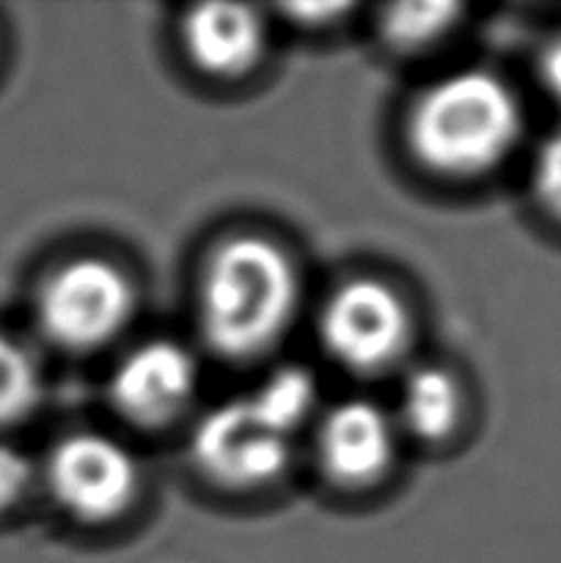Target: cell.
<instances>
[{
	"instance_id": "2",
	"label": "cell",
	"mask_w": 561,
	"mask_h": 563,
	"mask_svg": "<svg viewBox=\"0 0 561 563\" xmlns=\"http://www.w3.org/2000/svg\"><path fill=\"white\" fill-rule=\"evenodd\" d=\"M522 130L515 93L501 77L465 69L432 82L413 104L407 141L429 170L479 176L504 163Z\"/></svg>"
},
{
	"instance_id": "5",
	"label": "cell",
	"mask_w": 561,
	"mask_h": 563,
	"mask_svg": "<svg viewBox=\"0 0 561 563\" xmlns=\"http://www.w3.org/2000/svg\"><path fill=\"white\" fill-rule=\"evenodd\" d=\"M319 339L328 355L350 372H385L410 344V311L383 280H350L324 302Z\"/></svg>"
},
{
	"instance_id": "10",
	"label": "cell",
	"mask_w": 561,
	"mask_h": 563,
	"mask_svg": "<svg viewBox=\"0 0 561 563\" xmlns=\"http://www.w3.org/2000/svg\"><path fill=\"white\" fill-rule=\"evenodd\" d=\"M462 390L446 368L421 366L410 372L399 390V418L424 440H443L460 423Z\"/></svg>"
},
{
	"instance_id": "9",
	"label": "cell",
	"mask_w": 561,
	"mask_h": 563,
	"mask_svg": "<svg viewBox=\"0 0 561 563\" xmlns=\"http://www.w3.org/2000/svg\"><path fill=\"white\" fill-rule=\"evenodd\" d=\"M182 38L193 64L212 77H242L264 55L262 14L240 3H204L185 14Z\"/></svg>"
},
{
	"instance_id": "4",
	"label": "cell",
	"mask_w": 561,
	"mask_h": 563,
	"mask_svg": "<svg viewBox=\"0 0 561 563\" xmlns=\"http://www.w3.org/2000/svg\"><path fill=\"white\" fill-rule=\"evenodd\" d=\"M198 471L231 489L270 484L292 460V434L264 416L251 396H234L204 412L190 438Z\"/></svg>"
},
{
	"instance_id": "11",
	"label": "cell",
	"mask_w": 561,
	"mask_h": 563,
	"mask_svg": "<svg viewBox=\"0 0 561 563\" xmlns=\"http://www.w3.org/2000/svg\"><path fill=\"white\" fill-rule=\"evenodd\" d=\"M251 396L258 410L273 418L284 432L295 438L297 429L311 416L314 401H317V383L306 368L284 366L275 368Z\"/></svg>"
},
{
	"instance_id": "14",
	"label": "cell",
	"mask_w": 561,
	"mask_h": 563,
	"mask_svg": "<svg viewBox=\"0 0 561 563\" xmlns=\"http://www.w3.org/2000/svg\"><path fill=\"white\" fill-rule=\"evenodd\" d=\"M531 187L537 201L561 220V126L550 132L534 154Z\"/></svg>"
},
{
	"instance_id": "6",
	"label": "cell",
	"mask_w": 561,
	"mask_h": 563,
	"mask_svg": "<svg viewBox=\"0 0 561 563\" xmlns=\"http://www.w3.org/2000/svg\"><path fill=\"white\" fill-rule=\"evenodd\" d=\"M44 484L55 504L80 522H108L130 509L141 487L138 462L108 434H72L44 465Z\"/></svg>"
},
{
	"instance_id": "15",
	"label": "cell",
	"mask_w": 561,
	"mask_h": 563,
	"mask_svg": "<svg viewBox=\"0 0 561 563\" xmlns=\"http://www.w3.org/2000/svg\"><path fill=\"white\" fill-rule=\"evenodd\" d=\"M33 478H36V471H33L31 456L0 440V511L22 504V498L31 493Z\"/></svg>"
},
{
	"instance_id": "8",
	"label": "cell",
	"mask_w": 561,
	"mask_h": 563,
	"mask_svg": "<svg viewBox=\"0 0 561 563\" xmlns=\"http://www.w3.org/2000/svg\"><path fill=\"white\" fill-rule=\"evenodd\" d=\"M394 421L372 401H341L319 423V465L346 487H366L383 478L394 462Z\"/></svg>"
},
{
	"instance_id": "13",
	"label": "cell",
	"mask_w": 561,
	"mask_h": 563,
	"mask_svg": "<svg viewBox=\"0 0 561 563\" xmlns=\"http://www.w3.org/2000/svg\"><path fill=\"white\" fill-rule=\"evenodd\" d=\"M42 379L33 357L20 341L0 333V429L25 421L38 405Z\"/></svg>"
},
{
	"instance_id": "16",
	"label": "cell",
	"mask_w": 561,
	"mask_h": 563,
	"mask_svg": "<svg viewBox=\"0 0 561 563\" xmlns=\"http://www.w3.org/2000/svg\"><path fill=\"white\" fill-rule=\"evenodd\" d=\"M539 80L544 91L561 104V38L550 42L539 55Z\"/></svg>"
},
{
	"instance_id": "1",
	"label": "cell",
	"mask_w": 561,
	"mask_h": 563,
	"mask_svg": "<svg viewBox=\"0 0 561 563\" xmlns=\"http://www.w3.org/2000/svg\"><path fill=\"white\" fill-rule=\"evenodd\" d=\"M295 264L264 236H231L212 251L198 286V322L207 344L248 361L278 344L297 311Z\"/></svg>"
},
{
	"instance_id": "3",
	"label": "cell",
	"mask_w": 561,
	"mask_h": 563,
	"mask_svg": "<svg viewBox=\"0 0 561 563\" xmlns=\"http://www.w3.org/2000/svg\"><path fill=\"white\" fill-rule=\"evenodd\" d=\"M135 311L130 278L105 258H72L53 269L36 297V319L53 344L86 352L113 341Z\"/></svg>"
},
{
	"instance_id": "7",
	"label": "cell",
	"mask_w": 561,
	"mask_h": 563,
	"mask_svg": "<svg viewBox=\"0 0 561 563\" xmlns=\"http://www.w3.org/2000/svg\"><path fill=\"white\" fill-rule=\"evenodd\" d=\"M198 385V366L185 346L174 341H146L116 366L110 401L138 427H165L190 405Z\"/></svg>"
},
{
	"instance_id": "12",
	"label": "cell",
	"mask_w": 561,
	"mask_h": 563,
	"mask_svg": "<svg viewBox=\"0 0 561 563\" xmlns=\"http://www.w3.org/2000/svg\"><path fill=\"white\" fill-rule=\"evenodd\" d=\"M460 9L454 3H396L383 9L380 31L391 47L421 49L454 27Z\"/></svg>"
}]
</instances>
